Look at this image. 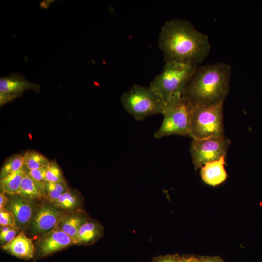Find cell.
Here are the masks:
<instances>
[{
    "instance_id": "1",
    "label": "cell",
    "mask_w": 262,
    "mask_h": 262,
    "mask_svg": "<svg viewBox=\"0 0 262 262\" xmlns=\"http://www.w3.org/2000/svg\"><path fill=\"white\" fill-rule=\"evenodd\" d=\"M158 45L166 62L175 61L197 66L208 55V36L185 19L175 18L162 26Z\"/></svg>"
},
{
    "instance_id": "2",
    "label": "cell",
    "mask_w": 262,
    "mask_h": 262,
    "mask_svg": "<svg viewBox=\"0 0 262 262\" xmlns=\"http://www.w3.org/2000/svg\"><path fill=\"white\" fill-rule=\"evenodd\" d=\"M231 67L219 62L197 67L183 95L193 105L224 101L229 89Z\"/></svg>"
},
{
    "instance_id": "3",
    "label": "cell",
    "mask_w": 262,
    "mask_h": 262,
    "mask_svg": "<svg viewBox=\"0 0 262 262\" xmlns=\"http://www.w3.org/2000/svg\"><path fill=\"white\" fill-rule=\"evenodd\" d=\"M197 67L178 62H166L163 71L151 82L149 87L165 103L183 95Z\"/></svg>"
},
{
    "instance_id": "4",
    "label": "cell",
    "mask_w": 262,
    "mask_h": 262,
    "mask_svg": "<svg viewBox=\"0 0 262 262\" xmlns=\"http://www.w3.org/2000/svg\"><path fill=\"white\" fill-rule=\"evenodd\" d=\"M194 105L182 95L165 103L161 126L154 133L156 138L172 135L191 137V125Z\"/></svg>"
},
{
    "instance_id": "5",
    "label": "cell",
    "mask_w": 262,
    "mask_h": 262,
    "mask_svg": "<svg viewBox=\"0 0 262 262\" xmlns=\"http://www.w3.org/2000/svg\"><path fill=\"white\" fill-rule=\"evenodd\" d=\"M124 109L138 121L162 114L165 103L149 87L133 85L121 97Z\"/></svg>"
},
{
    "instance_id": "6",
    "label": "cell",
    "mask_w": 262,
    "mask_h": 262,
    "mask_svg": "<svg viewBox=\"0 0 262 262\" xmlns=\"http://www.w3.org/2000/svg\"><path fill=\"white\" fill-rule=\"evenodd\" d=\"M224 101L212 105H194L191 137L205 139L224 135Z\"/></svg>"
},
{
    "instance_id": "7",
    "label": "cell",
    "mask_w": 262,
    "mask_h": 262,
    "mask_svg": "<svg viewBox=\"0 0 262 262\" xmlns=\"http://www.w3.org/2000/svg\"><path fill=\"white\" fill-rule=\"evenodd\" d=\"M230 141L224 135L205 139H192L190 153L195 170L206 163L226 156Z\"/></svg>"
},
{
    "instance_id": "8",
    "label": "cell",
    "mask_w": 262,
    "mask_h": 262,
    "mask_svg": "<svg viewBox=\"0 0 262 262\" xmlns=\"http://www.w3.org/2000/svg\"><path fill=\"white\" fill-rule=\"evenodd\" d=\"M66 212L52 203H45L36 209L29 226L33 233L42 235L53 229Z\"/></svg>"
},
{
    "instance_id": "9",
    "label": "cell",
    "mask_w": 262,
    "mask_h": 262,
    "mask_svg": "<svg viewBox=\"0 0 262 262\" xmlns=\"http://www.w3.org/2000/svg\"><path fill=\"white\" fill-rule=\"evenodd\" d=\"M75 245L74 240L56 227L40 236L37 246L40 256H46Z\"/></svg>"
},
{
    "instance_id": "10",
    "label": "cell",
    "mask_w": 262,
    "mask_h": 262,
    "mask_svg": "<svg viewBox=\"0 0 262 262\" xmlns=\"http://www.w3.org/2000/svg\"><path fill=\"white\" fill-rule=\"evenodd\" d=\"M9 195L5 208L13 213L16 226L24 231L29 227L36 209L32 200L17 194Z\"/></svg>"
},
{
    "instance_id": "11",
    "label": "cell",
    "mask_w": 262,
    "mask_h": 262,
    "mask_svg": "<svg viewBox=\"0 0 262 262\" xmlns=\"http://www.w3.org/2000/svg\"><path fill=\"white\" fill-rule=\"evenodd\" d=\"M1 247L10 254L24 259L33 258L35 252L33 240L27 237L23 231Z\"/></svg>"
},
{
    "instance_id": "12",
    "label": "cell",
    "mask_w": 262,
    "mask_h": 262,
    "mask_svg": "<svg viewBox=\"0 0 262 262\" xmlns=\"http://www.w3.org/2000/svg\"><path fill=\"white\" fill-rule=\"evenodd\" d=\"M225 164V156L206 163L200 171L203 181L212 186H217L224 182L227 177Z\"/></svg>"
},
{
    "instance_id": "13",
    "label": "cell",
    "mask_w": 262,
    "mask_h": 262,
    "mask_svg": "<svg viewBox=\"0 0 262 262\" xmlns=\"http://www.w3.org/2000/svg\"><path fill=\"white\" fill-rule=\"evenodd\" d=\"M40 85L31 83L17 73L0 79V91L21 95L25 90L39 91Z\"/></svg>"
},
{
    "instance_id": "14",
    "label": "cell",
    "mask_w": 262,
    "mask_h": 262,
    "mask_svg": "<svg viewBox=\"0 0 262 262\" xmlns=\"http://www.w3.org/2000/svg\"><path fill=\"white\" fill-rule=\"evenodd\" d=\"M104 227L98 221L88 218L80 228L76 245L88 246L95 243L104 235Z\"/></svg>"
},
{
    "instance_id": "15",
    "label": "cell",
    "mask_w": 262,
    "mask_h": 262,
    "mask_svg": "<svg viewBox=\"0 0 262 262\" xmlns=\"http://www.w3.org/2000/svg\"><path fill=\"white\" fill-rule=\"evenodd\" d=\"M88 218L82 210L66 212L56 227L72 238L75 243L80 228Z\"/></svg>"
},
{
    "instance_id": "16",
    "label": "cell",
    "mask_w": 262,
    "mask_h": 262,
    "mask_svg": "<svg viewBox=\"0 0 262 262\" xmlns=\"http://www.w3.org/2000/svg\"><path fill=\"white\" fill-rule=\"evenodd\" d=\"M44 183L35 180L26 173L17 194L32 201L43 198L47 200Z\"/></svg>"
},
{
    "instance_id": "17",
    "label": "cell",
    "mask_w": 262,
    "mask_h": 262,
    "mask_svg": "<svg viewBox=\"0 0 262 262\" xmlns=\"http://www.w3.org/2000/svg\"><path fill=\"white\" fill-rule=\"evenodd\" d=\"M50 202L63 211L73 212L82 210V199L79 192L69 189Z\"/></svg>"
},
{
    "instance_id": "18",
    "label": "cell",
    "mask_w": 262,
    "mask_h": 262,
    "mask_svg": "<svg viewBox=\"0 0 262 262\" xmlns=\"http://www.w3.org/2000/svg\"><path fill=\"white\" fill-rule=\"evenodd\" d=\"M26 173L27 172L23 167L0 179V192H3L8 195L17 194Z\"/></svg>"
},
{
    "instance_id": "19",
    "label": "cell",
    "mask_w": 262,
    "mask_h": 262,
    "mask_svg": "<svg viewBox=\"0 0 262 262\" xmlns=\"http://www.w3.org/2000/svg\"><path fill=\"white\" fill-rule=\"evenodd\" d=\"M23 159L24 166L28 170L46 167L50 162L49 160L42 154L34 151H26L23 155Z\"/></svg>"
},
{
    "instance_id": "20",
    "label": "cell",
    "mask_w": 262,
    "mask_h": 262,
    "mask_svg": "<svg viewBox=\"0 0 262 262\" xmlns=\"http://www.w3.org/2000/svg\"><path fill=\"white\" fill-rule=\"evenodd\" d=\"M23 166V156L20 154L13 155L7 160L1 168L0 179H2L9 174L20 170Z\"/></svg>"
},
{
    "instance_id": "21",
    "label": "cell",
    "mask_w": 262,
    "mask_h": 262,
    "mask_svg": "<svg viewBox=\"0 0 262 262\" xmlns=\"http://www.w3.org/2000/svg\"><path fill=\"white\" fill-rule=\"evenodd\" d=\"M47 200L51 202L57 198L70 189L66 181L57 182H45Z\"/></svg>"
},
{
    "instance_id": "22",
    "label": "cell",
    "mask_w": 262,
    "mask_h": 262,
    "mask_svg": "<svg viewBox=\"0 0 262 262\" xmlns=\"http://www.w3.org/2000/svg\"><path fill=\"white\" fill-rule=\"evenodd\" d=\"M66 181L62 172L57 162L50 161L46 166L45 182H57Z\"/></svg>"
},
{
    "instance_id": "23",
    "label": "cell",
    "mask_w": 262,
    "mask_h": 262,
    "mask_svg": "<svg viewBox=\"0 0 262 262\" xmlns=\"http://www.w3.org/2000/svg\"><path fill=\"white\" fill-rule=\"evenodd\" d=\"M0 225L3 226H16L13 213L7 208L0 210Z\"/></svg>"
},
{
    "instance_id": "24",
    "label": "cell",
    "mask_w": 262,
    "mask_h": 262,
    "mask_svg": "<svg viewBox=\"0 0 262 262\" xmlns=\"http://www.w3.org/2000/svg\"><path fill=\"white\" fill-rule=\"evenodd\" d=\"M21 231L17 226H12L6 232L0 234V244L2 246L10 242Z\"/></svg>"
},
{
    "instance_id": "25",
    "label": "cell",
    "mask_w": 262,
    "mask_h": 262,
    "mask_svg": "<svg viewBox=\"0 0 262 262\" xmlns=\"http://www.w3.org/2000/svg\"><path fill=\"white\" fill-rule=\"evenodd\" d=\"M46 167L28 170L27 173L35 180L45 182Z\"/></svg>"
},
{
    "instance_id": "26",
    "label": "cell",
    "mask_w": 262,
    "mask_h": 262,
    "mask_svg": "<svg viewBox=\"0 0 262 262\" xmlns=\"http://www.w3.org/2000/svg\"><path fill=\"white\" fill-rule=\"evenodd\" d=\"M178 254L160 255L153 258L151 262H180Z\"/></svg>"
},
{
    "instance_id": "27",
    "label": "cell",
    "mask_w": 262,
    "mask_h": 262,
    "mask_svg": "<svg viewBox=\"0 0 262 262\" xmlns=\"http://www.w3.org/2000/svg\"><path fill=\"white\" fill-rule=\"evenodd\" d=\"M19 96L20 95L0 91V106L11 102Z\"/></svg>"
},
{
    "instance_id": "28",
    "label": "cell",
    "mask_w": 262,
    "mask_h": 262,
    "mask_svg": "<svg viewBox=\"0 0 262 262\" xmlns=\"http://www.w3.org/2000/svg\"><path fill=\"white\" fill-rule=\"evenodd\" d=\"M180 262H202L200 259L193 256H180Z\"/></svg>"
},
{
    "instance_id": "29",
    "label": "cell",
    "mask_w": 262,
    "mask_h": 262,
    "mask_svg": "<svg viewBox=\"0 0 262 262\" xmlns=\"http://www.w3.org/2000/svg\"><path fill=\"white\" fill-rule=\"evenodd\" d=\"M5 194L3 192L0 193V210L5 208L7 204L8 198Z\"/></svg>"
},
{
    "instance_id": "30",
    "label": "cell",
    "mask_w": 262,
    "mask_h": 262,
    "mask_svg": "<svg viewBox=\"0 0 262 262\" xmlns=\"http://www.w3.org/2000/svg\"><path fill=\"white\" fill-rule=\"evenodd\" d=\"M200 259L202 262H224L218 257H204Z\"/></svg>"
},
{
    "instance_id": "31",
    "label": "cell",
    "mask_w": 262,
    "mask_h": 262,
    "mask_svg": "<svg viewBox=\"0 0 262 262\" xmlns=\"http://www.w3.org/2000/svg\"><path fill=\"white\" fill-rule=\"evenodd\" d=\"M151 262V261H150V262Z\"/></svg>"
}]
</instances>
